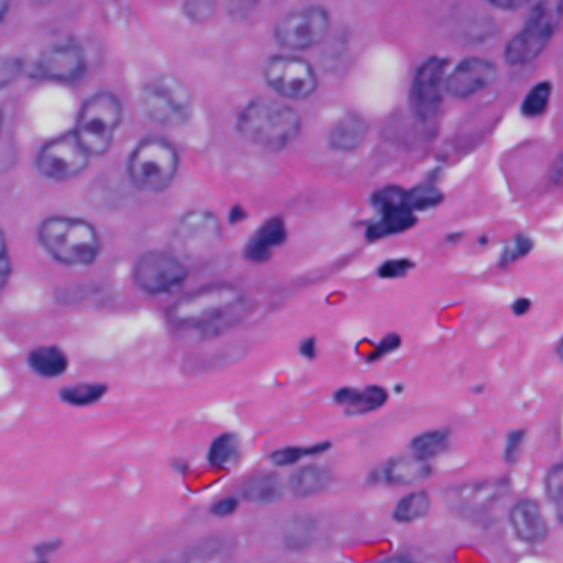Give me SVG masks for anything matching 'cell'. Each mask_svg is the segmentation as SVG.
Listing matches in <instances>:
<instances>
[{
    "label": "cell",
    "mask_w": 563,
    "mask_h": 563,
    "mask_svg": "<svg viewBox=\"0 0 563 563\" xmlns=\"http://www.w3.org/2000/svg\"><path fill=\"white\" fill-rule=\"evenodd\" d=\"M246 312V296L225 283L203 286L183 296L169 309L170 324L212 338L235 325Z\"/></svg>",
    "instance_id": "cell-1"
},
{
    "label": "cell",
    "mask_w": 563,
    "mask_h": 563,
    "mask_svg": "<svg viewBox=\"0 0 563 563\" xmlns=\"http://www.w3.org/2000/svg\"><path fill=\"white\" fill-rule=\"evenodd\" d=\"M302 121L295 108L260 97L250 101L236 118L239 136L268 153L288 150L301 134Z\"/></svg>",
    "instance_id": "cell-2"
},
{
    "label": "cell",
    "mask_w": 563,
    "mask_h": 563,
    "mask_svg": "<svg viewBox=\"0 0 563 563\" xmlns=\"http://www.w3.org/2000/svg\"><path fill=\"white\" fill-rule=\"evenodd\" d=\"M38 242L52 258L67 266H90L101 252V240L90 222L75 217H48L38 227Z\"/></svg>",
    "instance_id": "cell-3"
},
{
    "label": "cell",
    "mask_w": 563,
    "mask_h": 563,
    "mask_svg": "<svg viewBox=\"0 0 563 563\" xmlns=\"http://www.w3.org/2000/svg\"><path fill=\"white\" fill-rule=\"evenodd\" d=\"M179 153L163 137H146L128 161V176L144 192L169 189L179 170Z\"/></svg>",
    "instance_id": "cell-4"
},
{
    "label": "cell",
    "mask_w": 563,
    "mask_h": 563,
    "mask_svg": "<svg viewBox=\"0 0 563 563\" xmlns=\"http://www.w3.org/2000/svg\"><path fill=\"white\" fill-rule=\"evenodd\" d=\"M121 123L123 104L120 98L110 91H100L81 107L75 134L90 156H103L110 151Z\"/></svg>",
    "instance_id": "cell-5"
},
{
    "label": "cell",
    "mask_w": 563,
    "mask_h": 563,
    "mask_svg": "<svg viewBox=\"0 0 563 563\" xmlns=\"http://www.w3.org/2000/svg\"><path fill=\"white\" fill-rule=\"evenodd\" d=\"M141 107L153 123L161 126H183L192 114V95L179 78L163 75L144 85Z\"/></svg>",
    "instance_id": "cell-6"
},
{
    "label": "cell",
    "mask_w": 563,
    "mask_h": 563,
    "mask_svg": "<svg viewBox=\"0 0 563 563\" xmlns=\"http://www.w3.org/2000/svg\"><path fill=\"white\" fill-rule=\"evenodd\" d=\"M560 15H562V5L560 4H556L555 12H552L549 4L533 5L522 31L514 35L512 41L506 45V51H504L506 64L510 67H523L539 58L552 41Z\"/></svg>",
    "instance_id": "cell-7"
},
{
    "label": "cell",
    "mask_w": 563,
    "mask_h": 563,
    "mask_svg": "<svg viewBox=\"0 0 563 563\" xmlns=\"http://www.w3.org/2000/svg\"><path fill=\"white\" fill-rule=\"evenodd\" d=\"M331 27V15L321 5H306L283 15L276 22V44L286 51L302 52L324 41Z\"/></svg>",
    "instance_id": "cell-8"
},
{
    "label": "cell",
    "mask_w": 563,
    "mask_h": 563,
    "mask_svg": "<svg viewBox=\"0 0 563 563\" xmlns=\"http://www.w3.org/2000/svg\"><path fill=\"white\" fill-rule=\"evenodd\" d=\"M266 84L286 100L302 101L318 90V75L305 58L296 55H275L263 68Z\"/></svg>",
    "instance_id": "cell-9"
},
{
    "label": "cell",
    "mask_w": 563,
    "mask_h": 563,
    "mask_svg": "<svg viewBox=\"0 0 563 563\" xmlns=\"http://www.w3.org/2000/svg\"><path fill=\"white\" fill-rule=\"evenodd\" d=\"M90 164V154L78 141L75 131L55 137L38 153L35 166L45 179L65 183L80 176Z\"/></svg>",
    "instance_id": "cell-10"
},
{
    "label": "cell",
    "mask_w": 563,
    "mask_h": 563,
    "mask_svg": "<svg viewBox=\"0 0 563 563\" xmlns=\"http://www.w3.org/2000/svg\"><path fill=\"white\" fill-rule=\"evenodd\" d=\"M87 74V57L84 47L77 41L52 42L38 54L31 68V77L35 80L60 81L75 84Z\"/></svg>",
    "instance_id": "cell-11"
},
{
    "label": "cell",
    "mask_w": 563,
    "mask_h": 563,
    "mask_svg": "<svg viewBox=\"0 0 563 563\" xmlns=\"http://www.w3.org/2000/svg\"><path fill=\"white\" fill-rule=\"evenodd\" d=\"M189 272L179 256L169 252L144 253L134 265V283L150 295H167L186 283Z\"/></svg>",
    "instance_id": "cell-12"
},
{
    "label": "cell",
    "mask_w": 563,
    "mask_h": 563,
    "mask_svg": "<svg viewBox=\"0 0 563 563\" xmlns=\"http://www.w3.org/2000/svg\"><path fill=\"white\" fill-rule=\"evenodd\" d=\"M446 60L431 57L415 71L410 91V108L420 123H433L443 104Z\"/></svg>",
    "instance_id": "cell-13"
},
{
    "label": "cell",
    "mask_w": 563,
    "mask_h": 563,
    "mask_svg": "<svg viewBox=\"0 0 563 563\" xmlns=\"http://www.w3.org/2000/svg\"><path fill=\"white\" fill-rule=\"evenodd\" d=\"M510 486L507 479L481 481V483H466L450 487L444 493L443 499L446 506L457 516L473 519L484 516L493 509L499 500L509 493Z\"/></svg>",
    "instance_id": "cell-14"
},
{
    "label": "cell",
    "mask_w": 563,
    "mask_h": 563,
    "mask_svg": "<svg viewBox=\"0 0 563 563\" xmlns=\"http://www.w3.org/2000/svg\"><path fill=\"white\" fill-rule=\"evenodd\" d=\"M222 229L219 219L207 210H192L180 219L176 230V243L187 258L206 255L220 240Z\"/></svg>",
    "instance_id": "cell-15"
},
{
    "label": "cell",
    "mask_w": 563,
    "mask_h": 563,
    "mask_svg": "<svg viewBox=\"0 0 563 563\" xmlns=\"http://www.w3.org/2000/svg\"><path fill=\"white\" fill-rule=\"evenodd\" d=\"M497 67L487 58L470 57L454 67V70L444 78L443 90L451 98L466 100L479 91L486 90L496 81Z\"/></svg>",
    "instance_id": "cell-16"
},
{
    "label": "cell",
    "mask_w": 563,
    "mask_h": 563,
    "mask_svg": "<svg viewBox=\"0 0 563 563\" xmlns=\"http://www.w3.org/2000/svg\"><path fill=\"white\" fill-rule=\"evenodd\" d=\"M510 526L520 540L527 543H540L547 539L549 527L539 504L532 499H522L514 504L509 514Z\"/></svg>",
    "instance_id": "cell-17"
},
{
    "label": "cell",
    "mask_w": 563,
    "mask_h": 563,
    "mask_svg": "<svg viewBox=\"0 0 563 563\" xmlns=\"http://www.w3.org/2000/svg\"><path fill=\"white\" fill-rule=\"evenodd\" d=\"M286 239H288L286 223L283 222V219H279V217H275V219H269L268 222L263 223V225L256 230L255 235L246 243L243 255H245L249 262L262 265V263L272 260L273 250L282 246L283 243L286 242Z\"/></svg>",
    "instance_id": "cell-18"
},
{
    "label": "cell",
    "mask_w": 563,
    "mask_h": 563,
    "mask_svg": "<svg viewBox=\"0 0 563 563\" xmlns=\"http://www.w3.org/2000/svg\"><path fill=\"white\" fill-rule=\"evenodd\" d=\"M368 134V124L361 114L349 113L329 131L328 144L338 153H354L364 144Z\"/></svg>",
    "instance_id": "cell-19"
},
{
    "label": "cell",
    "mask_w": 563,
    "mask_h": 563,
    "mask_svg": "<svg viewBox=\"0 0 563 563\" xmlns=\"http://www.w3.org/2000/svg\"><path fill=\"white\" fill-rule=\"evenodd\" d=\"M388 395L385 388L377 387V385H372V387L364 388V390L341 388L334 395L335 404L344 405L345 413L352 415V417L378 410V408L384 407Z\"/></svg>",
    "instance_id": "cell-20"
},
{
    "label": "cell",
    "mask_w": 563,
    "mask_h": 563,
    "mask_svg": "<svg viewBox=\"0 0 563 563\" xmlns=\"http://www.w3.org/2000/svg\"><path fill=\"white\" fill-rule=\"evenodd\" d=\"M431 474L430 464L417 456H400L388 461L382 471V476L388 484L395 486H410L421 483Z\"/></svg>",
    "instance_id": "cell-21"
},
{
    "label": "cell",
    "mask_w": 563,
    "mask_h": 563,
    "mask_svg": "<svg viewBox=\"0 0 563 563\" xmlns=\"http://www.w3.org/2000/svg\"><path fill=\"white\" fill-rule=\"evenodd\" d=\"M29 367L45 378H57L68 371V357L57 345L34 349L27 358Z\"/></svg>",
    "instance_id": "cell-22"
},
{
    "label": "cell",
    "mask_w": 563,
    "mask_h": 563,
    "mask_svg": "<svg viewBox=\"0 0 563 563\" xmlns=\"http://www.w3.org/2000/svg\"><path fill=\"white\" fill-rule=\"evenodd\" d=\"M285 493L282 479L273 473L260 474L253 479L246 481L242 489L243 499L252 504H275L278 503Z\"/></svg>",
    "instance_id": "cell-23"
},
{
    "label": "cell",
    "mask_w": 563,
    "mask_h": 563,
    "mask_svg": "<svg viewBox=\"0 0 563 563\" xmlns=\"http://www.w3.org/2000/svg\"><path fill=\"white\" fill-rule=\"evenodd\" d=\"M331 483V473L328 467L305 466L296 471L289 479V489L296 497H311L322 493Z\"/></svg>",
    "instance_id": "cell-24"
},
{
    "label": "cell",
    "mask_w": 563,
    "mask_h": 563,
    "mask_svg": "<svg viewBox=\"0 0 563 563\" xmlns=\"http://www.w3.org/2000/svg\"><path fill=\"white\" fill-rule=\"evenodd\" d=\"M316 532H318V522L314 517L299 514L286 522L285 529H283V543L286 549L299 552V550H306L311 545Z\"/></svg>",
    "instance_id": "cell-25"
},
{
    "label": "cell",
    "mask_w": 563,
    "mask_h": 563,
    "mask_svg": "<svg viewBox=\"0 0 563 563\" xmlns=\"http://www.w3.org/2000/svg\"><path fill=\"white\" fill-rule=\"evenodd\" d=\"M417 223V217L410 209L398 210V212L382 213L380 219L375 220L367 229V239L371 242L385 239V236L397 235L407 232Z\"/></svg>",
    "instance_id": "cell-26"
},
{
    "label": "cell",
    "mask_w": 563,
    "mask_h": 563,
    "mask_svg": "<svg viewBox=\"0 0 563 563\" xmlns=\"http://www.w3.org/2000/svg\"><path fill=\"white\" fill-rule=\"evenodd\" d=\"M431 500L424 490L408 494L394 510V519L400 523L413 522V520L423 519L430 512Z\"/></svg>",
    "instance_id": "cell-27"
},
{
    "label": "cell",
    "mask_w": 563,
    "mask_h": 563,
    "mask_svg": "<svg viewBox=\"0 0 563 563\" xmlns=\"http://www.w3.org/2000/svg\"><path fill=\"white\" fill-rule=\"evenodd\" d=\"M450 443V431L448 430H434L427 431V433L418 434L413 441H411V451L415 456L420 460H430V457H437L438 454L443 453Z\"/></svg>",
    "instance_id": "cell-28"
},
{
    "label": "cell",
    "mask_w": 563,
    "mask_h": 563,
    "mask_svg": "<svg viewBox=\"0 0 563 563\" xmlns=\"http://www.w3.org/2000/svg\"><path fill=\"white\" fill-rule=\"evenodd\" d=\"M107 391L104 384H77L62 388L60 398L71 407H88L100 401Z\"/></svg>",
    "instance_id": "cell-29"
},
{
    "label": "cell",
    "mask_w": 563,
    "mask_h": 563,
    "mask_svg": "<svg viewBox=\"0 0 563 563\" xmlns=\"http://www.w3.org/2000/svg\"><path fill=\"white\" fill-rule=\"evenodd\" d=\"M240 441L236 434L225 433L220 434L219 438L213 440L212 446L209 450V461L213 466L223 467L227 464L233 463L239 456Z\"/></svg>",
    "instance_id": "cell-30"
},
{
    "label": "cell",
    "mask_w": 563,
    "mask_h": 563,
    "mask_svg": "<svg viewBox=\"0 0 563 563\" xmlns=\"http://www.w3.org/2000/svg\"><path fill=\"white\" fill-rule=\"evenodd\" d=\"M443 192L438 187L423 184L407 192V206L411 212H424L434 209L443 202Z\"/></svg>",
    "instance_id": "cell-31"
},
{
    "label": "cell",
    "mask_w": 563,
    "mask_h": 563,
    "mask_svg": "<svg viewBox=\"0 0 563 563\" xmlns=\"http://www.w3.org/2000/svg\"><path fill=\"white\" fill-rule=\"evenodd\" d=\"M552 98V84L550 81H540L532 90L527 93L522 101V114L526 118L542 117L549 108V101Z\"/></svg>",
    "instance_id": "cell-32"
},
{
    "label": "cell",
    "mask_w": 563,
    "mask_h": 563,
    "mask_svg": "<svg viewBox=\"0 0 563 563\" xmlns=\"http://www.w3.org/2000/svg\"><path fill=\"white\" fill-rule=\"evenodd\" d=\"M372 203L380 213L398 212V210L408 209L407 190L398 186L384 187V189L375 192Z\"/></svg>",
    "instance_id": "cell-33"
},
{
    "label": "cell",
    "mask_w": 563,
    "mask_h": 563,
    "mask_svg": "<svg viewBox=\"0 0 563 563\" xmlns=\"http://www.w3.org/2000/svg\"><path fill=\"white\" fill-rule=\"evenodd\" d=\"M329 446H331L329 443H319L311 448H282V450L272 453L269 460H272V463L276 464V466H291V464L298 463L302 457H308L311 456V454H319L322 453V451L329 450Z\"/></svg>",
    "instance_id": "cell-34"
},
{
    "label": "cell",
    "mask_w": 563,
    "mask_h": 563,
    "mask_svg": "<svg viewBox=\"0 0 563 563\" xmlns=\"http://www.w3.org/2000/svg\"><path fill=\"white\" fill-rule=\"evenodd\" d=\"M545 490L547 497H549L550 503L555 506L556 514H559V519L562 517V499H563V466L562 464H555V466L550 467L549 473H547L545 479Z\"/></svg>",
    "instance_id": "cell-35"
},
{
    "label": "cell",
    "mask_w": 563,
    "mask_h": 563,
    "mask_svg": "<svg viewBox=\"0 0 563 563\" xmlns=\"http://www.w3.org/2000/svg\"><path fill=\"white\" fill-rule=\"evenodd\" d=\"M216 8V2H210V0H192V2H186L183 5V11L187 19L197 22V24H202V22L212 18Z\"/></svg>",
    "instance_id": "cell-36"
},
{
    "label": "cell",
    "mask_w": 563,
    "mask_h": 563,
    "mask_svg": "<svg viewBox=\"0 0 563 563\" xmlns=\"http://www.w3.org/2000/svg\"><path fill=\"white\" fill-rule=\"evenodd\" d=\"M24 70V64L19 58L0 55V90L14 84Z\"/></svg>",
    "instance_id": "cell-37"
},
{
    "label": "cell",
    "mask_w": 563,
    "mask_h": 563,
    "mask_svg": "<svg viewBox=\"0 0 563 563\" xmlns=\"http://www.w3.org/2000/svg\"><path fill=\"white\" fill-rule=\"evenodd\" d=\"M11 272L12 265L11 256H9L8 240H5L4 232L0 230V292L4 291L5 286H8Z\"/></svg>",
    "instance_id": "cell-38"
},
{
    "label": "cell",
    "mask_w": 563,
    "mask_h": 563,
    "mask_svg": "<svg viewBox=\"0 0 563 563\" xmlns=\"http://www.w3.org/2000/svg\"><path fill=\"white\" fill-rule=\"evenodd\" d=\"M411 268H413V263L408 262V260H390V262H385L384 265L380 266L378 275L384 279L401 278V276L407 275Z\"/></svg>",
    "instance_id": "cell-39"
},
{
    "label": "cell",
    "mask_w": 563,
    "mask_h": 563,
    "mask_svg": "<svg viewBox=\"0 0 563 563\" xmlns=\"http://www.w3.org/2000/svg\"><path fill=\"white\" fill-rule=\"evenodd\" d=\"M532 249V242L529 236H519L509 249L504 253V262H514V260L520 258V256L527 255L529 250Z\"/></svg>",
    "instance_id": "cell-40"
},
{
    "label": "cell",
    "mask_w": 563,
    "mask_h": 563,
    "mask_svg": "<svg viewBox=\"0 0 563 563\" xmlns=\"http://www.w3.org/2000/svg\"><path fill=\"white\" fill-rule=\"evenodd\" d=\"M523 438H526V431L517 430L507 437L506 457L507 460H514L519 453V448L522 446Z\"/></svg>",
    "instance_id": "cell-41"
},
{
    "label": "cell",
    "mask_w": 563,
    "mask_h": 563,
    "mask_svg": "<svg viewBox=\"0 0 563 563\" xmlns=\"http://www.w3.org/2000/svg\"><path fill=\"white\" fill-rule=\"evenodd\" d=\"M236 507H239V499L235 497H227V499L219 500V503L213 504L212 514L217 517H227L232 516L235 512Z\"/></svg>",
    "instance_id": "cell-42"
},
{
    "label": "cell",
    "mask_w": 563,
    "mask_h": 563,
    "mask_svg": "<svg viewBox=\"0 0 563 563\" xmlns=\"http://www.w3.org/2000/svg\"><path fill=\"white\" fill-rule=\"evenodd\" d=\"M526 4L527 2H522V0H489V2H487L489 8L506 12L519 11V9H522Z\"/></svg>",
    "instance_id": "cell-43"
},
{
    "label": "cell",
    "mask_w": 563,
    "mask_h": 563,
    "mask_svg": "<svg viewBox=\"0 0 563 563\" xmlns=\"http://www.w3.org/2000/svg\"><path fill=\"white\" fill-rule=\"evenodd\" d=\"M60 545V540H52V542L41 543V545L35 547V553L41 556V560H45V556L54 553L55 550H58V547Z\"/></svg>",
    "instance_id": "cell-44"
},
{
    "label": "cell",
    "mask_w": 563,
    "mask_h": 563,
    "mask_svg": "<svg viewBox=\"0 0 563 563\" xmlns=\"http://www.w3.org/2000/svg\"><path fill=\"white\" fill-rule=\"evenodd\" d=\"M398 345H400V339H398L397 335H388V338L382 342V349L380 352H377V355H382L384 352L395 351Z\"/></svg>",
    "instance_id": "cell-45"
},
{
    "label": "cell",
    "mask_w": 563,
    "mask_h": 563,
    "mask_svg": "<svg viewBox=\"0 0 563 563\" xmlns=\"http://www.w3.org/2000/svg\"><path fill=\"white\" fill-rule=\"evenodd\" d=\"M301 354L308 358H312L316 355V342L314 339H309L305 344L301 345Z\"/></svg>",
    "instance_id": "cell-46"
},
{
    "label": "cell",
    "mask_w": 563,
    "mask_h": 563,
    "mask_svg": "<svg viewBox=\"0 0 563 563\" xmlns=\"http://www.w3.org/2000/svg\"><path fill=\"white\" fill-rule=\"evenodd\" d=\"M529 299H519V301H517L516 305H514V312H516V314H523V312L529 311Z\"/></svg>",
    "instance_id": "cell-47"
},
{
    "label": "cell",
    "mask_w": 563,
    "mask_h": 563,
    "mask_svg": "<svg viewBox=\"0 0 563 563\" xmlns=\"http://www.w3.org/2000/svg\"><path fill=\"white\" fill-rule=\"evenodd\" d=\"M245 217H246L245 210H243L242 207H235V209H232V216H230V222H232V223L242 222V220L245 219Z\"/></svg>",
    "instance_id": "cell-48"
},
{
    "label": "cell",
    "mask_w": 563,
    "mask_h": 563,
    "mask_svg": "<svg viewBox=\"0 0 563 563\" xmlns=\"http://www.w3.org/2000/svg\"><path fill=\"white\" fill-rule=\"evenodd\" d=\"M9 8H11V4H9V2H5V0H0V22L4 21Z\"/></svg>",
    "instance_id": "cell-49"
},
{
    "label": "cell",
    "mask_w": 563,
    "mask_h": 563,
    "mask_svg": "<svg viewBox=\"0 0 563 563\" xmlns=\"http://www.w3.org/2000/svg\"><path fill=\"white\" fill-rule=\"evenodd\" d=\"M378 563H415L411 560L405 559V556H394V559L384 560V562Z\"/></svg>",
    "instance_id": "cell-50"
},
{
    "label": "cell",
    "mask_w": 563,
    "mask_h": 563,
    "mask_svg": "<svg viewBox=\"0 0 563 563\" xmlns=\"http://www.w3.org/2000/svg\"><path fill=\"white\" fill-rule=\"evenodd\" d=\"M555 183H560V176H562V161L559 159L555 161Z\"/></svg>",
    "instance_id": "cell-51"
},
{
    "label": "cell",
    "mask_w": 563,
    "mask_h": 563,
    "mask_svg": "<svg viewBox=\"0 0 563 563\" xmlns=\"http://www.w3.org/2000/svg\"><path fill=\"white\" fill-rule=\"evenodd\" d=\"M161 563H187V560H184V562H179V560H164Z\"/></svg>",
    "instance_id": "cell-52"
},
{
    "label": "cell",
    "mask_w": 563,
    "mask_h": 563,
    "mask_svg": "<svg viewBox=\"0 0 563 563\" xmlns=\"http://www.w3.org/2000/svg\"><path fill=\"white\" fill-rule=\"evenodd\" d=\"M2 123H4V120H2V113H0V130H2Z\"/></svg>",
    "instance_id": "cell-53"
},
{
    "label": "cell",
    "mask_w": 563,
    "mask_h": 563,
    "mask_svg": "<svg viewBox=\"0 0 563 563\" xmlns=\"http://www.w3.org/2000/svg\"><path fill=\"white\" fill-rule=\"evenodd\" d=\"M35 563H48L47 560H38V562Z\"/></svg>",
    "instance_id": "cell-54"
}]
</instances>
